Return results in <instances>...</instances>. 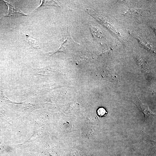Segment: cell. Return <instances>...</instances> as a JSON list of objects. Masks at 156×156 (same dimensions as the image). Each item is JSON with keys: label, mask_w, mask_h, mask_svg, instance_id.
I'll return each instance as SVG.
<instances>
[{"label": "cell", "mask_w": 156, "mask_h": 156, "mask_svg": "<svg viewBox=\"0 0 156 156\" xmlns=\"http://www.w3.org/2000/svg\"><path fill=\"white\" fill-rule=\"evenodd\" d=\"M42 1L41 4L38 8H40L46 5H53L54 6H57V3L53 1L43 0Z\"/></svg>", "instance_id": "obj_3"}, {"label": "cell", "mask_w": 156, "mask_h": 156, "mask_svg": "<svg viewBox=\"0 0 156 156\" xmlns=\"http://www.w3.org/2000/svg\"><path fill=\"white\" fill-rule=\"evenodd\" d=\"M8 7V14L6 16H27L18 7L12 5L8 2L3 1Z\"/></svg>", "instance_id": "obj_1"}, {"label": "cell", "mask_w": 156, "mask_h": 156, "mask_svg": "<svg viewBox=\"0 0 156 156\" xmlns=\"http://www.w3.org/2000/svg\"><path fill=\"white\" fill-rule=\"evenodd\" d=\"M69 156H85V155L81 151L74 150L71 151Z\"/></svg>", "instance_id": "obj_4"}, {"label": "cell", "mask_w": 156, "mask_h": 156, "mask_svg": "<svg viewBox=\"0 0 156 156\" xmlns=\"http://www.w3.org/2000/svg\"><path fill=\"white\" fill-rule=\"evenodd\" d=\"M97 112L98 114L101 116H103L107 113L105 109L103 107L99 108Z\"/></svg>", "instance_id": "obj_5"}, {"label": "cell", "mask_w": 156, "mask_h": 156, "mask_svg": "<svg viewBox=\"0 0 156 156\" xmlns=\"http://www.w3.org/2000/svg\"><path fill=\"white\" fill-rule=\"evenodd\" d=\"M133 102L139 108L141 109L145 116L146 119L148 118L151 115L155 114L149 109L148 105L143 103L138 98H135Z\"/></svg>", "instance_id": "obj_2"}]
</instances>
